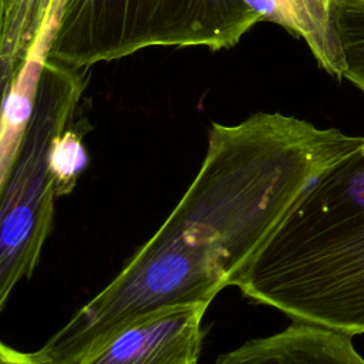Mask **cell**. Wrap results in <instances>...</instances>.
Here are the masks:
<instances>
[{
    "instance_id": "1",
    "label": "cell",
    "mask_w": 364,
    "mask_h": 364,
    "mask_svg": "<svg viewBox=\"0 0 364 364\" xmlns=\"http://www.w3.org/2000/svg\"><path fill=\"white\" fill-rule=\"evenodd\" d=\"M280 112L212 124L199 172L122 270L31 353L80 364L127 326L235 286L306 186L363 142Z\"/></svg>"
},
{
    "instance_id": "2",
    "label": "cell",
    "mask_w": 364,
    "mask_h": 364,
    "mask_svg": "<svg viewBox=\"0 0 364 364\" xmlns=\"http://www.w3.org/2000/svg\"><path fill=\"white\" fill-rule=\"evenodd\" d=\"M235 286L294 321L364 333V139L306 186Z\"/></svg>"
},
{
    "instance_id": "3",
    "label": "cell",
    "mask_w": 364,
    "mask_h": 364,
    "mask_svg": "<svg viewBox=\"0 0 364 364\" xmlns=\"http://www.w3.org/2000/svg\"><path fill=\"white\" fill-rule=\"evenodd\" d=\"M262 16L246 0H60L47 58L75 70L148 47H233Z\"/></svg>"
},
{
    "instance_id": "4",
    "label": "cell",
    "mask_w": 364,
    "mask_h": 364,
    "mask_svg": "<svg viewBox=\"0 0 364 364\" xmlns=\"http://www.w3.org/2000/svg\"><path fill=\"white\" fill-rule=\"evenodd\" d=\"M82 71L47 58L30 122L0 183V310L16 284L31 277L51 230L57 195L50 156L78 107Z\"/></svg>"
},
{
    "instance_id": "5",
    "label": "cell",
    "mask_w": 364,
    "mask_h": 364,
    "mask_svg": "<svg viewBox=\"0 0 364 364\" xmlns=\"http://www.w3.org/2000/svg\"><path fill=\"white\" fill-rule=\"evenodd\" d=\"M209 304H186L144 317L80 364H198Z\"/></svg>"
},
{
    "instance_id": "6",
    "label": "cell",
    "mask_w": 364,
    "mask_h": 364,
    "mask_svg": "<svg viewBox=\"0 0 364 364\" xmlns=\"http://www.w3.org/2000/svg\"><path fill=\"white\" fill-rule=\"evenodd\" d=\"M215 364H364V358L351 336L296 321L219 355Z\"/></svg>"
},
{
    "instance_id": "7",
    "label": "cell",
    "mask_w": 364,
    "mask_h": 364,
    "mask_svg": "<svg viewBox=\"0 0 364 364\" xmlns=\"http://www.w3.org/2000/svg\"><path fill=\"white\" fill-rule=\"evenodd\" d=\"M333 0H246L263 18L276 23L309 46L321 68L343 78L344 58L333 23Z\"/></svg>"
},
{
    "instance_id": "8",
    "label": "cell",
    "mask_w": 364,
    "mask_h": 364,
    "mask_svg": "<svg viewBox=\"0 0 364 364\" xmlns=\"http://www.w3.org/2000/svg\"><path fill=\"white\" fill-rule=\"evenodd\" d=\"M0 60L3 91L17 77L37 40L53 33L60 0H0Z\"/></svg>"
},
{
    "instance_id": "9",
    "label": "cell",
    "mask_w": 364,
    "mask_h": 364,
    "mask_svg": "<svg viewBox=\"0 0 364 364\" xmlns=\"http://www.w3.org/2000/svg\"><path fill=\"white\" fill-rule=\"evenodd\" d=\"M50 41L43 38L34 46L17 77L3 91L0 127V183L7 178L18 152L36 104L43 67L47 61Z\"/></svg>"
},
{
    "instance_id": "10",
    "label": "cell",
    "mask_w": 364,
    "mask_h": 364,
    "mask_svg": "<svg viewBox=\"0 0 364 364\" xmlns=\"http://www.w3.org/2000/svg\"><path fill=\"white\" fill-rule=\"evenodd\" d=\"M331 9L344 58L343 78L364 92V0H333Z\"/></svg>"
},
{
    "instance_id": "11",
    "label": "cell",
    "mask_w": 364,
    "mask_h": 364,
    "mask_svg": "<svg viewBox=\"0 0 364 364\" xmlns=\"http://www.w3.org/2000/svg\"><path fill=\"white\" fill-rule=\"evenodd\" d=\"M88 166V155L78 131L68 128L54 142L50 168L57 198L67 196L75 188L78 178Z\"/></svg>"
},
{
    "instance_id": "12",
    "label": "cell",
    "mask_w": 364,
    "mask_h": 364,
    "mask_svg": "<svg viewBox=\"0 0 364 364\" xmlns=\"http://www.w3.org/2000/svg\"><path fill=\"white\" fill-rule=\"evenodd\" d=\"M0 364H38L31 353H23L9 347L7 344H0Z\"/></svg>"
}]
</instances>
